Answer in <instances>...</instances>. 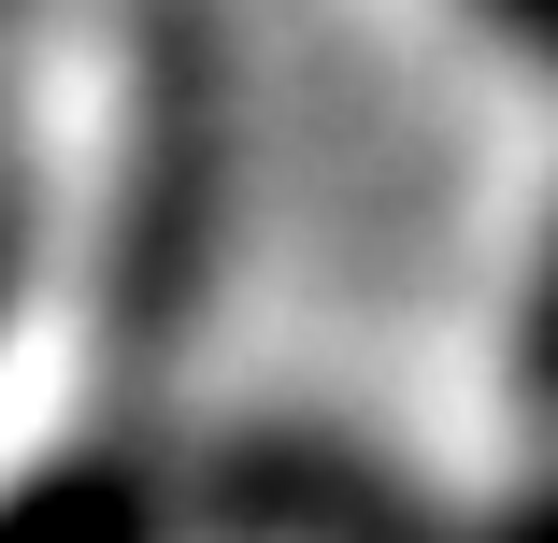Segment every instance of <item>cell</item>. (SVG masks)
<instances>
[{
    "instance_id": "cell-2",
    "label": "cell",
    "mask_w": 558,
    "mask_h": 543,
    "mask_svg": "<svg viewBox=\"0 0 558 543\" xmlns=\"http://www.w3.org/2000/svg\"><path fill=\"white\" fill-rule=\"evenodd\" d=\"M172 529L201 543H487V515H444L344 429H230L172 458Z\"/></svg>"
},
{
    "instance_id": "cell-7",
    "label": "cell",
    "mask_w": 558,
    "mask_h": 543,
    "mask_svg": "<svg viewBox=\"0 0 558 543\" xmlns=\"http://www.w3.org/2000/svg\"><path fill=\"white\" fill-rule=\"evenodd\" d=\"M487 543H558V486H544V501H515V515H487Z\"/></svg>"
},
{
    "instance_id": "cell-6",
    "label": "cell",
    "mask_w": 558,
    "mask_h": 543,
    "mask_svg": "<svg viewBox=\"0 0 558 543\" xmlns=\"http://www.w3.org/2000/svg\"><path fill=\"white\" fill-rule=\"evenodd\" d=\"M473 15H487V29H501V44H530V58H544V72H558V0H473Z\"/></svg>"
},
{
    "instance_id": "cell-5",
    "label": "cell",
    "mask_w": 558,
    "mask_h": 543,
    "mask_svg": "<svg viewBox=\"0 0 558 543\" xmlns=\"http://www.w3.org/2000/svg\"><path fill=\"white\" fill-rule=\"evenodd\" d=\"M15 300H29V172L0 144V330H15Z\"/></svg>"
},
{
    "instance_id": "cell-1",
    "label": "cell",
    "mask_w": 558,
    "mask_h": 543,
    "mask_svg": "<svg viewBox=\"0 0 558 543\" xmlns=\"http://www.w3.org/2000/svg\"><path fill=\"white\" fill-rule=\"evenodd\" d=\"M215 214H230V86H215V29H201V0H144L130 186H116V258H100V344H116V372H158V344L201 314Z\"/></svg>"
},
{
    "instance_id": "cell-3",
    "label": "cell",
    "mask_w": 558,
    "mask_h": 543,
    "mask_svg": "<svg viewBox=\"0 0 558 543\" xmlns=\"http://www.w3.org/2000/svg\"><path fill=\"white\" fill-rule=\"evenodd\" d=\"M0 543H172V472L130 444H86L0 486Z\"/></svg>"
},
{
    "instance_id": "cell-4",
    "label": "cell",
    "mask_w": 558,
    "mask_h": 543,
    "mask_svg": "<svg viewBox=\"0 0 558 543\" xmlns=\"http://www.w3.org/2000/svg\"><path fill=\"white\" fill-rule=\"evenodd\" d=\"M515 400L558 429V230H544V272H530V314H515Z\"/></svg>"
}]
</instances>
